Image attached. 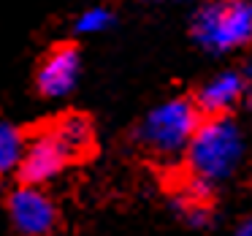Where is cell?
I'll return each mask as SVG.
<instances>
[{"label":"cell","mask_w":252,"mask_h":236,"mask_svg":"<svg viewBox=\"0 0 252 236\" xmlns=\"http://www.w3.org/2000/svg\"><path fill=\"white\" fill-rule=\"evenodd\" d=\"M8 214L19 236H52L57 225V206L41 187L19 185L8 196Z\"/></svg>","instance_id":"obj_5"},{"label":"cell","mask_w":252,"mask_h":236,"mask_svg":"<svg viewBox=\"0 0 252 236\" xmlns=\"http://www.w3.org/2000/svg\"><path fill=\"white\" fill-rule=\"evenodd\" d=\"M244 76L236 71H222L212 76L195 95V106L201 114L209 117H225L241 98H244Z\"/></svg>","instance_id":"obj_7"},{"label":"cell","mask_w":252,"mask_h":236,"mask_svg":"<svg viewBox=\"0 0 252 236\" xmlns=\"http://www.w3.org/2000/svg\"><path fill=\"white\" fill-rule=\"evenodd\" d=\"M233 236H252V220H247V223L239 225V231H236Z\"/></svg>","instance_id":"obj_11"},{"label":"cell","mask_w":252,"mask_h":236,"mask_svg":"<svg viewBox=\"0 0 252 236\" xmlns=\"http://www.w3.org/2000/svg\"><path fill=\"white\" fill-rule=\"evenodd\" d=\"M79 71H82V57L71 44H60L41 60L38 66V90L46 98H63L76 87Z\"/></svg>","instance_id":"obj_6"},{"label":"cell","mask_w":252,"mask_h":236,"mask_svg":"<svg viewBox=\"0 0 252 236\" xmlns=\"http://www.w3.org/2000/svg\"><path fill=\"white\" fill-rule=\"evenodd\" d=\"M25 144H28V138H25V133L17 125L0 120V176L14 174L19 169L22 155H25Z\"/></svg>","instance_id":"obj_9"},{"label":"cell","mask_w":252,"mask_h":236,"mask_svg":"<svg viewBox=\"0 0 252 236\" xmlns=\"http://www.w3.org/2000/svg\"><path fill=\"white\" fill-rule=\"evenodd\" d=\"M111 22H114V14H111L106 6H90L76 17L73 28H76V33H82V35H95V33H103Z\"/></svg>","instance_id":"obj_10"},{"label":"cell","mask_w":252,"mask_h":236,"mask_svg":"<svg viewBox=\"0 0 252 236\" xmlns=\"http://www.w3.org/2000/svg\"><path fill=\"white\" fill-rule=\"evenodd\" d=\"M71 152L65 149V144L60 141V136L55 133V128L46 125L35 133L33 138H28L25 144V155H22V163L17 169V176L22 185H46L52 182L55 176L63 174L68 163H71Z\"/></svg>","instance_id":"obj_4"},{"label":"cell","mask_w":252,"mask_h":236,"mask_svg":"<svg viewBox=\"0 0 252 236\" xmlns=\"http://www.w3.org/2000/svg\"><path fill=\"white\" fill-rule=\"evenodd\" d=\"M241 76H244V82H252V57L247 60V66H244V73H241Z\"/></svg>","instance_id":"obj_12"},{"label":"cell","mask_w":252,"mask_h":236,"mask_svg":"<svg viewBox=\"0 0 252 236\" xmlns=\"http://www.w3.org/2000/svg\"><path fill=\"white\" fill-rule=\"evenodd\" d=\"M241 155H244V138L236 122L228 117L203 120L185 149L190 176H198L209 185L228 179L241 163Z\"/></svg>","instance_id":"obj_1"},{"label":"cell","mask_w":252,"mask_h":236,"mask_svg":"<svg viewBox=\"0 0 252 236\" xmlns=\"http://www.w3.org/2000/svg\"><path fill=\"white\" fill-rule=\"evenodd\" d=\"M192 35L209 52H230L252 41V0H212L198 8Z\"/></svg>","instance_id":"obj_3"},{"label":"cell","mask_w":252,"mask_h":236,"mask_svg":"<svg viewBox=\"0 0 252 236\" xmlns=\"http://www.w3.org/2000/svg\"><path fill=\"white\" fill-rule=\"evenodd\" d=\"M201 125V111L190 98H171L149 109L136 131V138L147 152L158 158L185 155L195 128Z\"/></svg>","instance_id":"obj_2"},{"label":"cell","mask_w":252,"mask_h":236,"mask_svg":"<svg viewBox=\"0 0 252 236\" xmlns=\"http://www.w3.org/2000/svg\"><path fill=\"white\" fill-rule=\"evenodd\" d=\"M52 128H55V133L60 136V141L65 144V149L71 152L73 160L90 152V147H93V125H90L87 117L68 114V117H60L57 122H52Z\"/></svg>","instance_id":"obj_8"}]
</instances>
